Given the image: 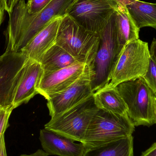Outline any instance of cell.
<instances>
[{
	"mask_svg": "<svg viewBox=\"0 0 156 156\" xmlns=\"http://www.w3.org/2000/svg\"><path fill=\"white\" fill-rule=\"evenodd\" d=\"M75 0H52L43 10L30 14L25 0H18L9 15L6 49L19 52L54 18L66 15Z\"/></svg>",
	"mask_w": 156,
	"mask_h": 156,
	"instance_id": "cell-1",
	"label": "cell"
},
{
	"mask_svg": "<svg viewBox=\"0 0 156 156\" xmlns=\"http://www.w3.org/2000/svg\"><path fill=\"white\" fill-rule=\"evenodd\" d=\"M100 44L99 34L88 31L66 15L61 17L55 44L92 68Z\"/></svg>",
	"mask_w": 156,
	"mask_h": 156,
	"instance_id": "cell-2",
	"label": "cell"
},
{
	"mask_svg": "<svg viewBox=\"0 0 156 156\" xmlns=\"http://www.w3.org/2000/svg\"><path fill=\"white\" fill-rule=\"evenodd\" d=\"M127 108L134 125L150 126L156 124V93L143 78L124 82L116 86Z\"/></svg>",
	"mask_w": 156,
	"mask_h": 156,
	"instance_id": "cell-3",
	"label": "cell"
},
{
	"mask_svg": "<svg viewBox=\"0 0 156 156\" xmlns=\"http://www.w3.org/2000/svg\"><path fill=\"white\" fill-rule=\"evenodd\" d=\"M134 125L127 115H121L99 109L92 118L81 143L86 148L132 135Z\"/></svg>",
	"mask_w": 156,
	"mask_h": 156,
	"instance_id": "cell-4",
	"label": "cell"
},
{
	"mask_svg": "<svg viewBox=\"0 0 156 156\" xmlns=\"http://www.w3.org/2000/svg\"><path fill=\"white\" fill-rule=\"evenodd\" d=\"M150 58L147 42L139 39L128 42L119 54L105 86L114 88L124 82L144 77Z\"/></svg>",
	"mask_w": 156,
	"mask_h": 156,
	"instance_id": "cell-5",
	"label": "cell"
},
{
	"mask_svg": "<svg viewBox=\"0 0 156 156\" xmlns=\"http://www.w3.org/2000/svg\"><path fill=\"white\" fill-rule=\"evenodd\" d=\"M99 34L100 44L92 66L91 84L94 93L108 84L113 68L122 51L117 38L115 11Z\"/></svg>",
	"mask_w": 156,
	"mask_h": 156,
	"instance_id": "cell-6",
	"label": "cell"
},
{
	"mask_svg": "<svg viewBox=\"0 0 156 156\" xmlns=\"http://www.w3.org/2000/svg\"><path fill=\"white\" fill-rule=\"evenodd\" d=\"M98 108L93 95L55 118L45 125V129L59 134L80 143L82 142L89 124Z\"/></svg>",
	"mask_w": 156,
	"mask_h": 156,
	"instance_id": "cell-7",
	"label": "cell"
},
{
	"mask_svg": "<svg viewBox=\"0 0 156 156\" xmlns=\"http://www.w3.org/2000/svg\"><path fill=\"white\" fill-rule=\"evenodd\" d=\"M117 6L115 0H75L67 15L86 30L99 34Z\"/></svg>",
	"mask_w": 156,
	"mask_h": 156,
	"instance_id": "cell-8",
	"label": "cell"
},
{
	"mask_svg": "<svg viewBox=\"0 0 156 156\" xmlns=\"http://www.w3.org/2000/svg\"><path fill=\"white\" fill-rule=\"evenodd\" d=\"M93 73L90 65L77 62L52 73L43 74L37 88L38 94L49 99L63 91L86 74Z\"/></svg>",
	"mask_w": 156,
	"mask_h": 156,
	"instance_id": "cell-9",
	"label": "cell"
},
{
	"mask_svg": "<svg viewBox=\"0 0 156 156\" xmlns=\"http://www.w3.org/2000/svg\"><path fill=\"white\" fill-rule=\"evenodd\" d=\"M27 60L21 51L9 49L0 56V104L12 105L16 85Z\"/></svg>",
	"mask_w": 156,
	"mask_h": 156,
	"instance_id": "cell-10",
	"label": "cell"
},
{
	"mask_svg": "<svg viewBox=\"0 0 156 156\" xmlns=\"http://www.w3.org/2000/svg\"><path fill=\"white\" fill-rule=\"evenodd\" d=\"M93 73L84 75L63 91L47 100L51 118L65 112L93 94L91 84Z\"/></svg>",
	"mask_w": 156,
	"mask_h": 156,
	"instance_id": "cell-11",
	"label": "cell"
},
{
	"mask_svg": "<svg viewBox=\"0 0 156 156\" xmlns=\"http://www.w3.org/2000/svg\"><path fill=\"white\" fill-rule=\"evenodd\" d=\"M44 74L39 62L28 59L22 69L14 91L12 105L15 109L27 104L38 94L37 86Z\"/></svg>",
	"mask_w": 156,
	"mask_h": 156,
	"instance_id": "cell-12",
	"label": "cell"
},
{
	"mask_svg": "<svg viewBox=\"0 0 156 156\" xmlns=\"http://www.w3.org/2000/svg\"><path fill=\"white\" fill-rule=\"evenodd\" d=\"M39 140L48 155L83 156L86 147L82 143L76 144L69 138L50 130H40Z\"/></svg>",
	"mask_w": 156,
	"mask_h": 156,
	"instance_id": "cell-13",
	"label": "cell"
},
{
	"mask_svg": "<svg viewBox=\"0 0 156 156\" xmlns=\"http://www.w3.org/2000/svg\"><path fill=\"white\" fill-rule=\"evenodd\" d=\"M61 17L50 21L20 50L28 59L39 63L45 53L55 44Z\"/></svg>",
	"mask_w": 156,
	"mask_h": 156,
	"instance_id": "cell-14",
	"label": "cell"
},
{
	"mask_svg": "<svg viewBox=\"0 0 156 156\" xmlns=\"http://www.w3.org/2000/svg\"><path fill=\"white\" fill-rule=\"evenodd\" d=\"M93 95L98 109L121 115H127V106L116 87L104 86Z\"/></svg>",
	"mask_w": 156,
	"mask_h": 156,
	"instance_id": "cell-15",
	"label": "cell"
},
{
	"mask_svg": "<svg viewBox=\"0 0 156 156\" xmlns=\"http://www.w3.org/2000/svg\"><path fill=\"white\" fill-rule=\"evenodd\" d=\"M133 136L86 148L83 156H133Z\"/></svg>",
	"mask_w": 156,
	"mask_h": 156,
	"instance_id": "cell-16",
	"label": "cell"
},
{
	"mask_svg": "<svg viewBox=\"0 0 156 156\" xmlns=\"http://www.w3.org/2000/svg\"><path fill=\"white\" fill-rule=\"evenodd\" d=\"M115 23L118 44L121 50L128 42L139 39L140 29L132 20L126 7L118 5L115 10Z\"/></svg>",
	"mask_w": 156,
	"mask_h": 156,
	"instance_id": "cell-17",
	"label": "cell"
},
{
	"mask_svg": "<svg viewBox=\"0 0 156 156\" xmlns=\"http://www.w3.org/2000/svg\"><path fill=\"white\" fill-rule=\"evenodd\" d=\"M79 62L64 48L55 44L45 53L39 63L44 70V74H47Z\"/></svg>",
	"mask_w": 156,
	"mask_h": 156,
	"instance_id": "cell-18",
	"label": "cell"
},
{
	"mask_svg": "<svg viewBox=\"0 0 156 156\" xmlns=\"http://www.w3.org/2000/svg\"><path fill=\"white\" fill-rule=\"evenodd\" d=\"M126 8L139 29L148 27L156 29V3L137 1L127 5Z\"/></svg>",
	"mask_w": 156,
	"mask_h": 156,
	"instance_id": "cell-19",
	"label": "cell"
},
{
	"mask_svg": "<svg viewBox=\"0 0 156 156\" xmlns=\"http://www.w3.org/2000/svg\"><path fill=\"white\" fill-rule=\"evenodd\" d=\"M14 109L12 105H3L0 104V140L10 126L9 118Z\"/></svg>",
	"mask_w": 156,
	"mask_h": 156,
	"instance_id": "cell-20",
	"label": "cell"
},
{
	"mask_svg": "<svg viewBox=\"0 0 156 156\" xmlns=\"http://www.w3.org/2000/svg\"><path fill=\"white\" fill-rule=\"evenodd\" d=\"M143 78L149 88L156 93V63L151 56L147 71Z\"/></svg>",
	"mask_w": 156,
	"mask_h": 156,
	"instance_id": "cell-21",
	"label": "cell"
},
{
	"mask_svg": "<svg viewBox=\"0 0 156 156\" xmlns=\"http://www.w3.org/2000/svg\"><path fill=\"white\" fill-rule=\"evenodd\" d=\"M52 0H28L26 3L27 12L30 14H35L46 7Z\"/></svg>",
	"mask_w": 156,
	"mask_h": 156,
	"instance_id": "cell-22",
	"label": "cell"
},
{
	"mask_svg": "<svg viewBox=\"0 0 156 156\" xmlns=\"http://www.w3.org/2000/svg\"><path fill=\"white\" fill-rule=\"evenodd\" d=\"M18 0H0L5 11L10 14L12 12L14 6Z\"/></svg>",
	"mask_w": 156,
	"mask_h": 156,
	"instance_id": "cell-23",
	"label": "cell"
},
{
	"mask_svg": "<svg viewBox=\"0 0 156 156\" xmlns=\"http://www.w3.org/2000/svg\"><path fill=\"white\" fill-rule=\"evenodd\" d=\"M141 156H156V142L147 150L143 152Z\"/></svg>",
	"mask_w": 156,
	"mask_h": 156,
	"instance_id": "cell-24",
	"label": "cell"
},
{
	"mask_svg": "<svg viewBox=\"0 0 156 156\" xmlns=\"http://www.w3.org/2000/svg\"><path fill=\"white\" fill-rule=\"evenodd\" d=\"M0 156H7L5 141L4 134L3 135L0 140Z\"/></svg>",
	"mask_w": 156,
	"mask_h": 156,
	"instance_id": "cell-25",
	"label": "cell"
},
{
	"mask_svg": "<svg viewBox=\"0 0 156 156\" xmlns=\"http://www.w3.org/2000/svg\"><path fill=\"white\" fill-rule=\"evenodd\" d=\"M149 50L150 56L153 58L156 63V38H154L152 41Z\"/></svg>",
	"mask_w": 156,
	"mask_h": 156,
	"instance_id": "cell-26",
	"label": "cell"
},
{
	"mask_svg": "<svg viewBox=\"0 0 156 156\" xmlns=\"http://www.w3.org/2000/svg\"><path fill=\"white\" fill-rule=\"evenodd\" d=\"M115 1L119 5L124 7H126L127 5L131 4L136 1H139V0H115Z\"/></svg>",
	"mask_w": 156,
	"mask_h": 156,
	"instance_id": "cell-27",
	"label": "cell"
},
{
	"mask_svg": "<svg viewBox=\"0 0 156 156\" xmlns=\"http://www.w3.org/2000/svg\"><path fill=\"white\" fill-rule=\"evenodd\" d=\"M48 156V154L41 149H38L35 153L31 154L30 155L23 154L20 156Z\"/></svg>",
	"mask_w": 156,
	"mask_h": 156,
	"instance_id": "cell-28",
	"label": "cell"
},
{
	"mask_svg": "<svg viewBox=\"0 0 156 156\" xmlns=\"http://www.w3.org/2000/svg\"><path fill=\"white\" fill-rule=\"evenodd\" d=\"M5 10L4 9L2 5V3L0 1V27L3 21L4 15Z\"/></svg>",
	"mask_w": 156,
	"mask_h": 156,
	"instance_id": "cell-29",
	"label": "cell"
},
{
	"mask_svg": "<svg viewBox=\"0 0 156 156\" xmlns=\"http://www.w3.org/2000/svg\"><path fill=\"white\" fill-rule=\"evenodd\" d=\"M155 112H156V110H155Z\"/></svg>",
	"mask_w": 156,
	"mask_h": 156,
	"instance_id": "cell-30",
	"label": "cell"
}]
</instances>
